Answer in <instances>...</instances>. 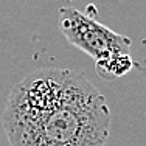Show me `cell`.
Masks as SVG:
<instances>
[{
    "label": "cell",
    "mask_w": 146,
    "mask_h": 146,
    "mask_svg": "<svg viewBox=\"0 0 146 146\" xmlns=\"http://www.w3.org/2000/svg\"><path fill=\"white\" fill-rule=\"evenodd\" d=\"M2 124L11 146H104L110 110L82 73L42 68L13 87Z\"/></svg>",
    "instance_id": "6da1fadb"
},
{
    "label": "cell",
    "mask_w": 146,
    "mask_h": 146,
    "mask_svg": "<svg viewBox=\"0 0 146 146\" xmlns=\"http://www.w3.org/2000/svg\"><path fill=\"white\" fill-rule=\"evenodd\" d=\"M59 30L72 45L87 53L95 62L131 53L129 37L115 33L72 6L59 9Z\"/></svg>",
    "instance_id": "7a4b0ae2"
},
{
    "label": "cell",
    "mask_w": 146,
    "mask_h": 146,
    "mask_svg": "<svg viewBox=\"0 0 146 146\" xmlns=\"http://www.w3.org/2000/svg\"><path fill=\"white\" fill-rule=\"evenodd\" d=\"M132 59L129 54H118V56L103 59L95 62V72L100 78L106 81H113L120 76L126 75L132 68Z\"/></svg>",
    "instance_id": "3957f363"
}]
</instances>
